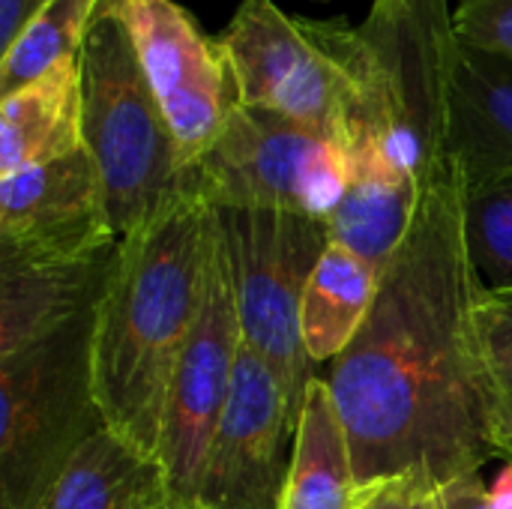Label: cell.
Returning a JSON list of instances; mask_svg holds the SVG:
<instances>
[{"mask_svg": "<svg viewBox=\"0 0 512 509\" xmlns=\"http://www.w3.org/2000/svg\"><path fill=\"white\" fill-rule=\"evenodd\" d=\"M480 291L453 174L423 189L366 324L321 375L360 486L405 474L444 486L504 459L474 327Z\"/></svg>", "mask_w": 512, "mask_h": 509, "instance_id": "cell-1", "label": "cell"}, {"mask_svg": "<svg viewBox=\"0 0 512 509\" xmlns=\"http://www.w3.org/2000/svg\"><path fill=\"white\" fill-rule=\"evenodd\" d=\"M213 207L189 192L117 243L93 312V390L105 426L156 456L174 369L198 324Z\"/></svg>", "mask_w": 512, "mask_h": 509, "instance_id": "cell-2", "label": "cell"}, {"mask_svg": "<svg viewBox=\"0 0 512 509\" xmlns=\"http://www.w3.org/2000/svg\"><path fill=\"white\" fill-rule=\"evenodd\" d=\"M84 147L123 240L180 201L192 180L126 27L102 6L81 51Z\"/></svg>", "mask_w": 512, "mask_h": 509, "instance_id": "cell-3", "label": "cell"}, {"mask_svg": "<svg viewBox=\"0 0 512 509\" xmlns=\"http://www.w3.org/2000/svg\"><path fill=\"white\" fill-rule=\"evenodd\" d=\"M93 315L0 357V509H39L66 462L108 429L93 390Z\"/></svg>", "mask_w": 512, "mask_h": 509, "instance_id": "cell-4", "label": "cell"}, {"mask_svg": "<svg viewBox=\"0 0 512 509\" xmlns=\"http://www.w3.org/2000/svg\"><path fill=\"white\" fill-rule=\"evenodd\" d=\"M216 45L240 105L282 114L348 150L363 120V87L342 51L339 18H294L273 0H240Z\"/></svg>", "mask_w": 512, "mask_h": 509, "instance_id": "cell-5", "label": "cell"}, {"mask_svg": "<svg viewBox=\"0 0 512 509\" xmlns=\"http://www.w3.org/2000/svg\"><path fill=\"white\" fill-rule=\"evenodd\" d=\"M228 255L243 342L282 381L294 408L318 378L303 345V297L330 246L324 219L285 210L213 207Z\"/></svg>", "mask_w": 512, "mask_h": 509, "instance_id": "cell-6", "label": "cell"}, {"mask_svg": "<svg viewBox=\"0 0 512 509\" xmlns=\"http://www.w3.org/2000/svg\"><path fill=\"white\" fill-rule=\"evenodd\" d=\"M348 150L300 123L234 105L216 144L189 168L195 192L210 207L285 210L327 219L345 195Z\"/></svg>", "mask_w": 512, "mask_h": 509, "instance_id": "cell-7", "label": "cell"}, {"mask_svg": "<svg viewBox=\"0 0 512 509\" xmlns=\"http://www.w3.org/2000/svg\"><path fill=\"white\" fill-rule=\"evenodd\" d=\"M243 345L246 342H243L240 312L234 300L228 255L213 210V243L207 261L204 306L171 378L165 420H162V441L156 453L174 504H195L198 498L204 462L216 426L222 420L225 402L231 396Z\"/></svg>", "mask_w": 512, "mask_h": 509, "instance_id": "cell-8", "label": "cell"}, {"mask_svg": "<svg viewBox=\"0 0 512 509\" xmlns=\"http://www.w3.org/2000/svg\"><path fill=\"white\" fill-rule=\"evenodd\" d=\"M102 6L126 27L189 171L216 144L237 105L222 48L177 0H105Z\"/></svg>", "mask_w": 512, "mask_h": 509, "instance_id": "cell-9", "label": "cell"}, {"mask_svg": "<svg viewBox=\"0 0 512 509\" xmlns=\"http://www.w3.org/2000/svg\"><path fill=\"white\" fill-rule=\"evenodd\" d=\"M300 414L276 372L243 345L195 504L204 509H282Z\"/></svg>", "mask_w": 512, "mask_h": 509, "instance_id": "cell-10", "label": "cell"}, {"mask_svg": "<svg viewBox=\"0 0 512 509\" xmlns=\"http://www.w3.org/2000/svg\"><path fill=\"white\" fill-rule=\"evenodd\" d=\"M87 147L0 177V264H78L117 249Z\"/></svg>", "mask_w": 512, "mask_h": 509, "instance_id": "cell-11", "label": "cell"}, {"mask_svg": "<svg viewBox=\"0 0 512 509\" xmlns=\"http://www.w3.org/2000/svg\"><path fill=\"white\" fill-rule=\"evenodd\" d=\"M348 159L351 174L345 195L324 222L333 243H342L384 270L411 231L423 201V186L387 153L372 129H360L354 135Z\"/></svg>", "mask_w": 512, "mask_h": 509, "instance_id": "cell-12", "label": "cell"}, {"mask_svg": "<svg viewBox=\"0 0 512 509\" xmlns=\"http://www.w3.org/2000/svg\"><path fill=\"white\" fill-rule=\"evenodd\" d=\"M447 153L465 189L512 174V57L456 45Z\"/></svg>", "mask_w": 512, "mask_h": 509, "instance_id": "cell-13", "label": "cell"}, {"mask_svg": "<svg viewBox=\"0 0 512 509\" xmlns=\"http://www.w3.org/2000/svg\"><path fill=\"white\" fill-rule=\"evenodd\" d=\"M84 147L81 54L0 96V177L63 159Z\"/></svg>", "mask_w": 512, "mask_h": 509, "instance_id": "cell-14", "label": "cell"}, {"mask_svg": "<svg viewBox=\"0 0 512 509\" xmlns=\"http://www.w3.org/2000/svg\"><path fill=\"white\" fill-rule=\"evenodd\" d=\"M114 252L78 264H0V357L93 315Z\"/></svg>", "mask_w": 512, "mask_h": 509, "instance_id": "cell-15", "label": "cell"}, {"mask_svg": "<svg viewBox=\"0 0 512 509\" xmlns=\"http://www.w3.org/2000/svg\"><path fill=\"white\" fill-rule=\"evenodd\" d=\"M168 504L171 489L159 459L102 429L66 462L39 509H165Z\"/></svg>", "mask_w": 512, "mask_h": 509, "instance_id": "cell-16", "label": "cell"}, {"mask_svg": "<svg viewBox=\"0 0 512 509\" xmlns=\"http://www.w3.org/2000/svg\"><path fill=\"white\" fill-rule=\"evenodd\" d=\"M363 501L366 486L354 474L351 447L330 387L318 375L306 390L282 509H363Z\"/></svg>", "mask_w": 512, "mask_h": 509, "instance_id": "cell-17", "label": "cell"}, {"mask_svg": "<svg viewBox=\"0 0 512 509\" xmlns=\"http://www.w3.org/2000/svg\"><path fill=\"white\" fill-rule=\"evenodd\" d=\"M378 285L375 264L330 240L303 297V345L315 366H330L354 342L378 300Z\"/></svg>", "mask_w": 512, "mask_h": 509, "instance_id": "cell-18", "label": "cell"}, {"mask_svg": "<svg viewBox=\"0 0 512 509\" xmlns=\"http://www.w3.org/2000/svg\"><path fill=\"white\" fill-rule=\"evenodd\" d=\"M105 0H48L0 54V96L15 93L66 57L84 51L90 24Z\"/></svg>", "mask_w": 512, "mask_h": 509, "instance_id": "cell-19", "label": "cell"}, {"mask_svg": "<svg viewBox=\"0 0 512 509\" xmlns=\"http://www.w3.org/2000/svg\"><path fill=\"white\" fill-rule=\"evenodd\" d=\"M465 240L486 288H512V174L462 186Z\"/></svg>", "mask_w": 512, "mask_h": 509, "instance_id": "cell-20", "label": "cell"}, {"mask_svg": "<svg viewBox=\"0 0 512 509\" xmlns=\"http://www.w3.org/2000/svg\"><path fill=\"white\" fill-rule=\"evenodd\" d=\"M483 369L498 408L504 447L512 444V288H486L474 312ZM507 456V453H504Z\"/></svg>", "mask_w": 512, "mask_h": 509, "instance_id": "cell-21", "label": "cell"}, {"mask_svg": "<svg viewBox=\"0 0 512 509\" xmlns=\"http://www.w3.org/2000/svg\"><path fill=\"white\" fill-rule=\"evenodd\" d=\"M453 33L465 45L512 57V0H459Z\"/></svg>", "mask_w": 512, "mask_h": 509, "instance_id": "cell-22", "label": "cell"}, {"mask_svg": "<svg viewBox=\"0 0 512 509\" xmlns=\"http://www.w3.org/2000/svg\"><path fill=\"white\" fill-rule=\"evenodd\" d=\"M435 489L426 477L420 474H405V477H393V480H378L372 486H366V501L363 509H414V504Z\"/></svg>", "mask_w": 512, "mask_h": 509, "instance_id": "cell-23", "label": "cell"}, {"mask_svg": "<svg viewBox=\"0 0 512 509\" xmlns=\"http://www.w3.org/2000/svg\"><path fill=\"white\" fill-rule=\"evenodd\" d=\"M432 504L435 509H498L492 501V489H486L480 474H465L444 486H435Z\"/></svg>", "mask_w": 512, "mask_h": 509, "instance_id": "cell-24", "label": "cell"}, {"mask_svg": "<svg viewBox=\"0 0 512 509\" xmlns=\"http://www.w3.org/2000/svg\"><path fill=\"white\" fill-rule=\"evenodd\" d=\"M48 0H0V45H12V39L30 24V18Z\"/></svg>", "mask_w": 512, "mask_h": 509, "instance_id": "cell-25", "label": "cell"}, {"mask_svg": "<svg viewBox=\"0 0 512 509\" xmlns=\"http://www.w3.org/2000/svg\"><path fill=\"white\" fill-rule=\"evenodd\" d=\"M492 501L498 509H512V465L507 462L504 474L498 477V483L492 486Z\"/></svg>", "mask_w": 512, "mask_h": 509, "instance_id": "cell-26", "label": "cell"}, {"mask_svg": "<svg viewBox=\"0 0 512 509\" xmlns=\"http://www.w3.org/2000/svg\"><path fill=\"white\" fill-rule=\"evenodd\" d=\"M414 509H435V504H432V489H429V492L414 504Z\"/></svg>", "mask_w": 512, "mask_h": 509, "instance_id": "cell-27", "label": "cell"}, {"mask_svg": "<svg viewBox=\"0 0 512 509\" xmlns=\"http://www.w3.org/2000/svg\"><path fill=\"white\" fill-rule=\"evenodd\" d=\"M165 509H204V507H198V504H174V501H171Z\"/></svg>", "mask_w": 512, "mask_h": 509, "instance_id": "cell-28", "label": "cell"}, {"mask_svg": "<svg viewBox=\"0 0 512 509\" xmlns=\"http://www.w3.org/2000/svg\"><path fill=\"white\" fill-rule=\"evenodd\" d=\"M504 459H507V462H510V465H512V444H510V447H507V456H504Z\"/></svg>", "mask_w": 512, "mask_h": 509, "instance_id": "cell-29", "label": "cell"}, {"mask_svg": "<svg viewBox=\"0 0 512 509\" xmlns=\"http://www.w3.org/2000/svg\"><path fill=\"white\" fill-rule=\"evenodd\" d=\"M318 3H327V0H318Z\"/></svg>", "mask_w": 512, "mask_h": 509, "instance_id": "cell-30", "label": "cell"}]
</instances>
